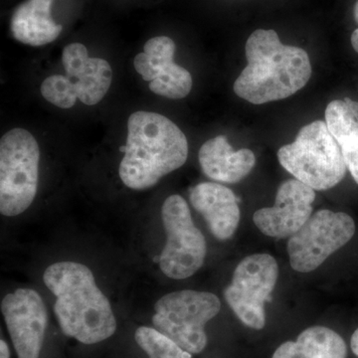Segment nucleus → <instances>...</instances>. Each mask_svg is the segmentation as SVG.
<instances>
[{"label": "nucleus", "mask_w": 358, "mask_h": 358, "mask_svg": "<svg viewBox=\"0 0 358 358\" xmlns=\"http://www.w3.org/2000/svg\"><path fill=\"white\" fill-rule=\"evenodd\" d=\"M43 281L55 294L54 313L63 334L84 345H95L117 331L109 300L87 266L58 262L45 270Z\"/></svg>", "instance_id": "nucleus-1"}, {"label": "nucleus", "mask_w": 358, "mask_h": 358, "mask_svg": "<svg viewBox=\"0 0 358 358\" xmlns=\"http://www.w3.org/2000/svg\"><path fill=\"white\" fill-rule=\"evenodd\" d=\"M245 51L248 65L235 81L234 92L254 105L288 98L303 89L312 76L307 52L282 44L275 30L252 33Z\"/></svg>", "instance_id": "nucleus-2"}, {"label": "nucleus", "mask_w": 358, "mask_h": 358, "mask_svg": "<svg viewBox=\"0 0 358 358\" xmlns=\"http://www.w3.org/2000/svg\"><path fill=\"white\" fill-rule=\"evenodd\" d=\"M187 157V138L173 121L157 113L138 110L129 117L120 178L131 189H148L180 169Z\"/></svg>", "instance_id": "nucleus-3"}, {"label": "nucleus", "mask_w": 358, "mask_h": 358, "mask_svg": "<svg viewBox=\"0 0 358 358\" xmlns=\"http://www.w3.org/2000/svg\"><path fill=\"white\" fill-rule=\"evenodd\" d=\"M278 159L294 178L315 190L338 185L348 169L343 150L322 121L303 127L294 143L280 148Z\"/></svg>", "instance_id": "nucleus-4"}, {"label": "nucleus", "mask_w": 358, "mask_h": 358, "mask_svg": "<svg viewBox=\"0 0 358 358\" xmlns=\"http://www.w3.org/2000/svg\"><path fill=\"white\" fill-rule=\"evenodd\" d=\"M40 150L24 129L7 131L0 141V212L7 217L29 208L38 188Z\"/></svg>", "instance_id": "nucleus-5"}, {"label": "nucleus", "mask_w": 358, "mask_h": 358, "mask_svg": "<svg viewBox=\"0 0 358 358\" xmlns=\"http://www.w3.org/2000/svg\"><path fill=\"white\" fill-rule=\"evenodd\" d=\"M220 308L214 294L192 289L173 292L155 303L152 324L185 352L197 355L207 345L205 326Z\"/></svg>", "instance_id": "nucleus-6"}, {"label": "nucleus", "mask_w": 358, "mask_h": 358, "mask_svg": "<svg viewBox=\"0 0 358 358\" xmlns=\"http://www.w3.org/2000/svg\"><path fill=\"white\" fill-rule=\"evenodd\" d=\"M166 243L159 257V267L166 277L183 280L203 266L206 241L194 225L187 202L179 195L167 197L162 207Z\"/></svg>", "instance_id": "nucleus-7"}, {"label": "nucleus", "mask_w": 358, "mask_h": 358, "mask_svg": "<svg viewBox=\"0 0 358 358\" xmlns=\"http://www.w3.org/2000/svg\"><path fill=\"white\" fill-rule=\"evenodd\" d=\"M355 223L348 214L322 209L289 237V264L296 272L310 273L352 240Z\"/></svg>", "instance_id": "nucleus-8"}, {"label": "nucleus", "mask_w": 358, "mask_h": 358, "mask_svg": "<svg viewBox=\"0 0 358 358\" xmlns=\"http://www.w3.org/2000/svg\"><path fill=\"white\" fill-rule=\"evenodd\" d=\"M278 275L277 261L268 254L246 257L235 268L224 296L245 326L258 331L265 327V303L274 291Z\"/></svg>", "instance_id": "nucleus-9"}, {"label": "nucleus", "mask_w": 358, "mask_h": 358, "mask_svg": "<svg viewBox=\"0 0 358 358\" xmlns=\"http://www.w3.org/2000/svg\"><path fill=\"white\" fill-rule=\"evenodd\" d=\"M1 313L18 358H39L48 324L44 301L32 289H17L1 301Z\"/></svg>", "instance_id": "nucleus-10"}, {"label": "nucleus", "mask_w": 358, "mask_h": 358, "mask_svg": "<svg viewBox=\"0 0 358 358\" xmlns=\"http://www.w3.org/2000/svg\"><path fill=\"white\" fill-rule=\"evenodd\" d=\"M176 43L166 36L148 40L143 53L134 58L136 72L145 81L150 82V89L155 95L171 100H180L188 96L192 89V76L173 61Z\"/></svg>", "instance_id": "nucleus-11"}, {"label": "nucleus", "mask_w": 358, "mask_h": 358, "mask_svg": "<svg viewBox=\"0 0 358 358\" xmlns=\"http://www.w3.org/2000/svg\"><path fill=\"white\" fill-rule=\"evenodd\" d=\"M315 200L313 188L298 179H289L280 185L274 206L259 209L254 213V223L268 237H292L313 215Z\"/></svg>", "instance_id": "nucleus-12"}, {"label": "nucleus", "mask_w": 358, "mask_h": 358, "mask_svg": "<svg viewBox=\"0 0 358 358\" xmlns=\"http://www.w3.org/2000/svg\"><path fill=\"white\" fill-rule=\"evenodd\" d=\"M66 87L73 99L87 106H95L107 95L113 81V70L108 61L89 57L86 46L67 45L62 52Z\"/></svg>", "instance_id": "nucleus-13"}, {"label": "nucleus", "mask_w": 358, "mask_h": 358, "mask_svg": "<svg viewBox=\"0 0 358 358\" xmlns=\"http://www.w3.org/2000/svg\"><path fill=\"white\" fill-rule=\"evenodd\" d=\"M190 202L218 240L230 239L236 232L241 213L237 197L229 188L219 183H200L190 192Z\"/></svg>", "instance_id": "nucleus-14"}, {"label": "nucleus", "mask_w": 358, "mask_h": 358, "mask_svg": "<svg viewBox=\"0 0 358 358\" xmlns=\"http://www.w3.org/2000/svg\"><path fill=\"white\" fill-rule=\"evenodd\" d=\"M199 164L209 178L224 183H236L246 178L256 164L248 148L234 150L226 136H218L200 148Z\"/></svg>", "instance_id": "nucleus-15"}, {"label": "nucleus", "mask_w": 358, "mask_h": 358, "mask_svg": "<svg viewBox=\"0 0 358 358\" xmlns=\"http://www.w3.org/2000/svg\"><path fill=\"white\" fill-rule=\"evenodd\" d=\"M54 0H26L14 10L10 29L14 39L30 46L52 43L62 32L51 15Z\"/></svg>", "instance_id": "nucleus-16"}, {"label": "nucleus", "mask_w": 358, "mask_h": 358, "mask_svg": "<svg viewBox=\"0 0 358 358\" xmlns=\"http://www.w3.org/2000/svg\"><path fill=\"white\" fill-rule=\"evenodd\" d=\"M343 338L326 327L305 329L296 341H287L275 350L273 358H346Z\"/></svg>", "instance_id": "nucleus-17"}, {"label": "nucleus", "mask_w": 358, "mask_h": 358, "mask_svg": "<svg viewBox=\"0 0 358 358\" xmlns=\"http://www.w3.org/2000/svg\"><path fill=\"white\" fill-rule=\"evenodd\" d=\"M326 124L343 152L358 150V102L345 98L329 103Z\"/></svg>", "instance_id": "nucleus-18"}, {"label": "nucleus", "mask_w": 358, "mask_h": 358, "mask_svg": "<svg viewBox=\"0 0 358 358\" xmlns=\"http://www.w3.org/2000/svg\"><path fill=\"white\" fill-rule=\"evenodd\" d=\"M136 343L150 358H192L173 341L152 327H141L134 334Z\"/></svg>", "instance_id": "nucleus-19"}, {"label": "nucleus", "mask_w": 358, "mask_h": 358, "mask_svg": "<svg viewBox=\"0 0 358 358\" xmlns=\"http://www.w3.org/2000/svg\"><path fill=\"white\" fill-rule=\"evenodd\" d=\"M343 157H345L346 167L358 185V150L352 152H343Z\"/></svg>", "instance_id": "nucleus-20"}, {"label": "nucleus", "mask_w": 358, "mask_h": 358, "mask_svg": "<svg viewBox=\"0 0 358 358\" xmlns=\"http://www.w3.org/2000/svg\"><path fill=\"white\" fill-rule=\"evenodd\" d=\"M0 358H10V350L3 339L0 341Z\"/></svg>", "instance_id": "nucleus-21"}, {"label": "nucleus", "mask_w": 358, "mask_h": 358, "mask_svg": "<svg viewBox=\"0 0 358 358\" xmlns=\"http://www.w3.org/2000/svg\"><path fill=\"white\" fill-rule=\"evenodd\" d=\"M350 346L353 353L358 357V329L352 334V341H350Z\"/></svg>", "instance_id": "nucleus-22"}, {"label": "nucleus", "mask_w": 358, "mask_h": 358, "mask_svg": "<svg viewBox=\"0 0 358 358\" xmlns=\"http://www.w3.org/2000/svg\"><path fill=\"white\" fill-rule=\"evenodd\" d=\"M352 44L353 49L358 53V28L352 33Z\"/></svg>", "instance_id": "nucleus-23"}, {"label": "nucleus", "mask_w": 358, "mask_h": 358, "mask_svg": "<svg viewBox=\"0 0 358 358\" xmlns=\"http://www.w3.org/2000/svg\"><path fill=\"white\" fill-rule=\"evenodd\" d=\"M353 14H355V21H357V23L358 24V1L357 2V4H355V13H353Z\"/></svg>", "instance_id": "nucleus-24"}]
</instances>
